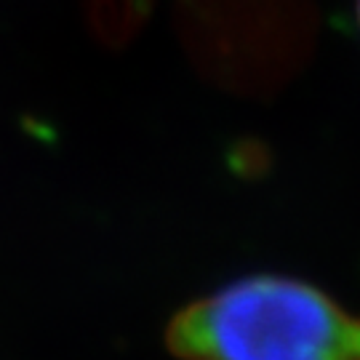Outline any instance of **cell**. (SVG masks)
Here are the masks:
<instances>
[{
  "mask_svg": "<svg viewBox=\"0 0 360 360\" xmlns=\"http://www.w3.org/2000/svg\"><path fill=\"white\" fill-rule=\"evenodd\" d=\"M166 345L181 360H360V315L309 283L251 275L179 309Z\"/></svg>",
  "mask_w": 360,
  "mask_h": 360,
  "instance_id": "1",
  "label": "cell"
},
{
  "mask_svg": "<svg viewBox=\"0 0 360 360\" xmlns=\"http://www.w3.org/2000/svg\"><path fill=\"white\" fill-rule=\"evenodd\" d=\"M179 32L217 86L264 94L304 65L315 25L309 0H179Z\"/></svg>",
  "mask_w": 360,
  "mask_h": 360,
  "instance_id": "2",
  "label": "cell"
},
{
  "mask_svg": "<svg viewBox=\"0 0 360 360\" xmlns=\"http://www.w3.org/2000/svg\"><path fill=\"white\" fill-rule=\"evenodd\" d=\"M155 0H86V22L107 49H123L139 35Z\"/></svg>",
  "mask_w": 360,
  "mask_h": 360,
  "instance_id": "3",
  "label": "cell"
},
{
  "mask_svg": "<svg viewBox=\"0 0 360 360\" xmlns=\"http://www.w3.org/2000/svg\"><path fill=\"white\" fill-rule=\"evenodd\" d=\"M355 16H358V27H360V0H355Z\"/></svg>",
  "mask_w": 360,
  "mask_h": 360,
  "instance_id": "4",
  "label": "cell"
}]
</instances>
